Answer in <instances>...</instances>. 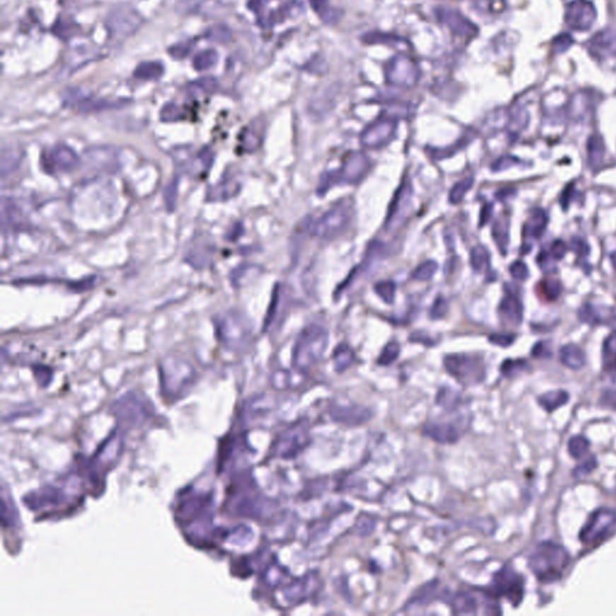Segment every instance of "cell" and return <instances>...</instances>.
<instances>
[{"label":"cell","instance_id":"22","mask_svg":"<svg viewBox=\"0 0 616 616\" xmlns=\"http://www.w3.org/2000/svg\"><path fill=\"white\" fill-rule=\"evenodd\" d=\"M523 303L514 293H507L499 302V313L501 319L511 325H519L523 320Z\"/></svg>","mask_w":616,"mask_h":616},{"label":"cell","instance_id":"27","mask_svg":"<svg viewBox=\"0 0 616 616\" xmlns=\"http://www.w3.org/2000/svg\"><path fill=\"white\" fill-rule=\"evenodd\" d=\"M217 89L218 81L212 76L202 77L199 80L190 82V85L187 86V92L192 98L209 95V94L216 92Z\"/></svg>","mask_w":616,"mask_h":616},{"label":"cell","instance_id":"12","mask_svg":"<svg viewBox=\"0 0 616 616\" xmlns=\"http://www.w3.org/2000/svg\"><path fill=\"white\" fill-rule=\"evenodd\" d=\"M310 441L308 422L303 419L298 420V423H295L286 431L283 432L278 442L279 446L278 454L286 459L295 458L306 449L307 446L310 444Z\"/></svg>","mask_w":616,"mask_h":616},{"label":"cell","instance_id":"50","mask_svg":"<svg viewBox=\"0 0 616 616\" xmlns=\"http://www.w3.org/2000/svg\"><path fill=\"white\" fill-rule=\"evenodd\" d=\"M544 294L547 295L549 300H556L561 294V284L555 279H547L542 282Z\"/></svg>","mask_w":616,"mask_h":616},{"label":"cell","instance_id":"28","mask_svg":"<svg viewBox=\"0 0 616 616\" xmlns=\"http://www.w3.org/2000/svg\"><path fill=\"white\" fill-rule=\"evenodd\" d=\"M602 364L605 372L616 373V332L609 335L602 348Z\"/></svg>","mask_w":616,"mask_h":616},{"label":"cell","instance_id":"25","mask_svg":"<svg viewBox=\"0 0 616 616\" xmlns=\"http://www.w3.org/2000/svg\"><path fill=\"white\" fill-rule=\"evenodd\" d=\"M605 156V146L603 139L598 134H593L588 140V164L591 169L596 170L603 163Z\"/></svg>","mask_w":616,"mask_h":616},{"label":"cell","instance_id":"61","mask_svg":"<svg viewBox=\"0 0 616 616\" xmlns=\"http://www.w3.org/2000/svg\"><path fill=\"white\" fill-rule=\"evenodd\" d=\"M602 401H603L605 406L610 407L612 409H616V390H609L607 393H604Z\"/></svg>","mask_w":616,"mask_h":616},{"label":"cell","instance_id":"34","mask_svg":"<svg viewBox=\"0 0 616 616\" xmlns=\"http://www.w3.org/2000/svg\"><path fill=\"white\" fill-rule=\"evenodd\" d=\"M207 40L214 41L216 44H228L233 39V30L229 25L224 23H217L207 29L205 33Z\"/></svg>","mask_w":616,"mask_h":616},{"label":"cell","instance_id":"18","mask_svg":"<svg viewBox=\"0 0 616 616\" xmlns=\"http://www.w3.org/2000/svg\"><path fill=\"white\" fill-rule=\"evenodd\" d=\"M322 584L320 576L318 572H308L306 576H301L295 580L293 584L288 586L286 590V598L291 605L301 604L310 600V597L315 595L318 591L319 586Z\"/></svg>","mask_w":616,"mask_h":616},{"label":"cell","instance_id":"46","mask_svg":"<svg viewBox=\"0 0 616 616\" xmlns=\"http://www.w3.org/2000/svg\"><path fill=\"white\" fill-rule=\"evenodd\" d=\"M436 590H437V586H436V581H434L432 584L427 585L425 588H422L418 592V595H415L414 598L412 600L411 604L431 603L432 600L437 598V597H435Z\"/></svg>","mask_w":616,"mask_h":616},{"label":"cell","instance_id":"6","mask_svg":"<svg viewBox=\"0 0 616 616\" xmlns=\"http://www.w3.org/2000/svg\"><path fill=\"white\" fill-rule=\"evenodd\" d=\"M616 532V511L598 509L588 518L580 531L579 538L585 545H598L608 540Z\"/></svg>","mask_w":616,"mask_h":616},{"label":"cell","instance_id":"48","mask_svg":"<svg viewBox=\"0 0 616 616\" xmlns=\"http://www.w3.org/2000/svg\"><path fill=\"white\" fill-rule=\"evenodd\" d=\"M192 50H193V42L185 41L171 46L169 49V54L175 59H185V57L190 56Z\"/></svg>","mask_w":616,"mask_h":616},{"label":"cell","instance_id":"4","mask_svg":"<svg viewBox=\"0 0 616 616\" xmlns=\"http://www.w3.org/2000/svg\"><path fill=\"white\" fill-rule=\"evenodd\" d=\"M145 18L129 4H120L110 11L105 25L111 40H124L141 28Z\"/></svg>","mask_w":616,"mask_h":616},{"label":"cell","instance_id":"26","mask_svg":"<svg viewBox=\"0 0 616 616\" xmlns=\"http://www.w3.org/2000/svg\"><path fill=\"white\" fill-rule=\"evenodd\" d=\"M164 75V65L161 62H144L137 65L134 77L141 81H158Z\"/></svg>","mask_w":616,"mask_h":616},{"label":"cell","instance_id":"62","mask_svg":"<svg viewBox=\"0 0 616 616\" xmlns=\"http://www.w3.org/2000/svg\"><path fill=\"white\" fill-rule=\"evenodd\" d=\"M492 206L490 205V204H487V205H484L483 209H482V214H480V226H483L485 223L489 222V219H490V217H492Z\"/></svg>","mask_w":616,"mask_h":616},{"label":"cell","instance_id":"7","mask_svg":"<svg viewBox=\"0 0 616 616\" xmlns=\"http://www.w3.org/2000/svg\"><path fill=\"white\" fill-rule=\"evenodd\" d=\"M351 205L348 200L339 202L322 214L312 226V234L315 238H332L337 236L351 222Z\"/></svg>","mask_w":616,"mask_h":616},{"label":"cell","instance_id":"37","mask_svg":"<svg viewBox=\"0 0 616 616\" xmlns=\"http://www.w3.org/2000/svg\"><path fill=\"white\" fill-rule=\"evenodd\" d=\"M588 449H590V442L584 436H574L568 442L569 455L574 459H581L588 455Z\"/></svg>","mask_w":616,"mask_h":616},{"label":"cell","instance_id":"8","mask_svg":"<svg viewBox=\"0 0 616 616\" xmlns=\"http://www.w3.org/2000/svg\"><path fill=\"white\" fill-rule=\"evenodd\" d=\"M497 597L490 591H461L456 593L451 600V609L458 615H475L478 614L482 605H487L490 614H499Z\"/></svg>","mask_w":616,"mask_h":616},{"label":"cell","instance_id":"63","mask_svg":"<svg viewBox=\"0 0 616 616\" xmlns=\"http://www.w3.org/2000/svg\"><path fill=\"white\" fill-rule=\"evenodd\" d=\"M612 264H614V267H615V269H616V253L612 254Z\"/></svg>","mask_w":616,"mask_h":616},{"label":"cell","instance_id":"20","mask_svg":"<svg viewBox=\"0 0 616 616\" xmlns=\"http://www.w3.org/2000/svg\"><path fill=\"white\" fill-rule=\"evenodd\" d=\"M588 52L597 58L616 57V29H605L592 37Z\"/></svg>","mask_w":616,"mask_h":616},{"label":"cell","instance_id":"60","mask_svg":"<svg viewBox=\"0 0 616 616\" xmlns=\"http://www.w3.org/2000/svg\"><path fill=\"white\" fill-rule=\"evenodd\" d=\"M572 248L576 254H579L580 257H585L588 253V245L583 240H580V238L573 240Z\"/></svg>","mask_w":616,"mask_h":616},{"label":"cell","instance_id":"39","mask_svg":"<svg viewBox=\"0 0 616 616\" xmlns=\"http://www.w3.org/2000/svg\"><path fill=\"white\" fill-rule=\"evenodd\" d=\"M473 182H475L473 178H466L455 183L449 193V202L451 204H459L463 202L465 195L471 190Z\"/></svg>","mask_w":616,"mask_h":616},{"label":"cell","instance_id":"59","mask_svg":"<svg viewBox=\"0 0 616 616\" xmlns=\"http://www.w3.org/2000/svg\"><path fill=\"white\" fill-rule=\"evenodd\" d=\"M572 44V37L567 34H562L560 37H556L555 41H554V49H555L556 52L562 53Z\"/></svg>","mask_w":616,"mask_h":616},{"label":"cell","instance_id":"9","mask_svg":"<svg viewBox=\"0 0 616 616\" xmlns=\"http://www.w3.org/2000/svg\"><path fill=\"white\" fill-rule=\"evenodd\" d=\"M385 80L389 85L396 87H414L420 80L419 65L411 57L395 56L385 66Z\"/></svg>","mask_w":616,"mask_h":616},{"label":"cell","instance_id":"5","mask_svg":"<svg viewBox=\"0 0 616 616\" xmlns=\"http://www.w3.org/2000/svg\"><path fill=\"white\" fill-rule=\"evenodd\" d=\"M443 363L448 373L463 385L480 384L485 378L483 360L475 355H447Z\"/></svg>","mask_w":616,"mask_h":616},{"label":"cell","instance_id":"51","mask_svg":"<svg viewBox=\"0 0 616 616\" xmlns=\"http://www.w3.org/2000/svg\"><path fill=\"white\" fill-rule=\"evenodd\" d=\"M466 139H461L459 142H456L455 146H453V147H449V149H435V151H432V157L436 158V159H444V158L451 157L453 154L456 153L458 151H460V149H463L465 146H466Z\"/></svg>","mask_w":616,"mask_h":616},{"label":"cell","instance_id":"15","mask_svg":"<svg viewBox=\"0 0 616 616\" xmlns=\"http://www.w3.org/2000/svg\"><path fill=\"white\" fill-rule=\"evenodd\" d=\"M65 103L69 105L75 106L81 112H98L103 110L117 109L127 104V100H106L100 98H94L82 89H71L66 92L64 97Z\"/></svg>","mask_w":616,"mask_h":616},{"label":"cell","instance_id":"36","mask_svg":"<svg viewBox=\"0 0 616 616\" xmlns=\"http://www.w3.org/2000/svg\"><path fill=\"white\" fill-rule=\"evenodd\" d=\"M52 33L62 40H69L79 33V25L74 23L73 21L59 18L57 21L56 25H53Z\"/></svg>","mask_w":616,"mask_h":616},{"label":"cell","instance_id":"14","mask_svg":"<svg viewBox=\"0 0 616 616\" xmlns=\"http://www.w3.org/2000/svg\"><path fill=\"white\" fill-rule=\"evenodd\" d=\"M396 132V120L383 116L364 130L360 144L365 149H379L388 145Z\"/></svg>","mask_w":616,"mask_h":616},{"label":"cell","instance_id":"54","mask_svg":"<svg viewBox=\"0 0 616 616\" xmlns=\"http://www.w3.org/2000/svg\"><path fill=\"white\" fill-rule=\"evenodd\" d=\"M259 141H260V140H259V137L257 136V134L254 133V130H245L243 137H242V144H243V147H245L247 151H254V149H257L259 146Z\"/></svg>","mask_w":616,"mask_h":616},{"label":"cell","instance_id":"24","mask_svg":"<svg viewBox=\"0 0 616 616\" xmlns=\"http://www.w3.org/2000/svg\"><path fill=\"white\" fill-rule=\"evenodd\" d=\"M560 360L564 366L572 370H579L586 363L583 349L573 343L566 344L561 348Z\"/></svg>","mask_w":616,"mask_h":616},{"label":"cell","instance_id":"45","mask_svg":"<svg viewBox=\"0 0 616 616\" xmlns=\"http://www.w3.org/2000/svg\"><path fill=\"white\" fill-rule=\"evenodd\" d=\"M475 6L484 13H499L506 8V0H477Z\"/></svg>","mask_w":616,"mask_h":616},{"label":"cell","instance_id":"11","mask_svg":"<svg viewBox=\"0 0 616 616\" xmlns=\"http://www.w3.org/2000/svg\"><path fill=\"white\" fill-rule=\"evenodd\" d=\"M413 197V187L409 180H403L399 190L394 195L390 207L388 211L384 228L387 231H395L402 226L409 216Z\"/></svg>","mask_w":616,"mask_h":616},{"label":"cell","instance_id":"52","mask_svg":"<svg viewBox=\"0 0 616 616\" xmlns=\"http://www.w3.org/2000/svg\"><path fill=\"white\" fill-rule=\"evenodd\" d=\"M509 272H511V277L516 278V281H525L528 277V266L525 265V262H520V260L513 262L509 266Z\"/></svg>","mask_w":616,"mask_h":616},{"label":"cell","instance_id":"44","mask_svg":"<svg viewBox=\"0 0 616 616\" xmlns=\"http://www.w3.org/2000/svg\"><path fill=\"white\" fill-rule=\"evenodd\" d=\"M528 363L525 360H506L502 366H501V372L506 377H516L525 370H528Z\"/></svg>","mask_w":616,"mask_h":616},{"label":"cell","instance_id":"40","mask_svg":"<svg viewBox=\"0 0 616 616\" xmlns=\"http://www.w3.org/2000/svg\"><path fill=\"white\" fill-rule=\"evenodd\" d=\"M436 401H437L439 406L443 407L447 411H453L459 405V393H456L455 390H451V389H442L437 394Z\"/></svg>","mask_w":616,"mask_h":616},{"label":"cell","instance_id":"49","mask_svg":"<svg viewBox=\"0 0 616 616\" xmlns=\"http://www.w3.org/2000/svg\"><path fill=\"white\" fill-rule=\"evenodd\" d=\"M448 312V301L443 296H437L430 310L431 319H442Z\"/></svg>","mask_w":616,"mask_h":616},{"label":"cell","instance_id":"58","mask_svg":"<svg viewBox=\"0 0 616 616\" xmlns=\"http://www.w3.org/2000/svg\"><path fill=\"white\" fill-rule=\"evenodd\" d=\"M489 339H490V342L497 344V346L508 347L514 342L516 336L509 334H495L492 335Z\"/></svg>","mask_w":616,"mask_h":616},{"label":"cell","instance_id":"35","mask_svg":"<svg viewBox=\"0 0 616 616\" xmlns=\"http://www.w3.org/2000/svg\"><path fill=\"white\" fill-rule=\"evenodd\" d=\"M218 52L216 50L209 49L197 53V56L194 57L193 66L197 71H205L209 69L214 68V65L217 64Z\"/></svg>","mask_w":616,"mask_h":616},{"label":"cell","instance_id":"38","mask_svg":"<svg viewBox=\"0 0 616 616\" xmlns=\"http://www.w3.org/2000/svg\"><path fill=\"white\" fill-rule=\"evenodd\" d=\"M437 269H438V265L435 260H427L413 271L412 279L418 281V282H427L435 276Z\"/></svg>","mask_w":616,"mask_h":616},{"label":"cell","instance_id":"55","mask_svg":"<svg viewBox=\"0 0 616 616\" xmlns=\"http://www.w3.org/2000/svg\"><path fill=\"white\" fill-rule=\"evenodd\" d=\"M518 163H519V159H518V158L511 157V156H504V157L499 158V159L492 164V171H502V170H507L508 168L516 165Z\"/></svg>","mask_w":616,"mask_h":616},{"label":"cell","instance_id":"43","mask_svg":"<svg viewBox=\"0 0 616 616\" xmlns=\"http://www.w3.org/2000/svg\"><path fill=\"white\" fill-rule=\"evenodd\" d=\"M399 343H388L387 346L383 348L382 353L379 355L378 364L380 366H388V365L394 363L395 360L399 358Z\"/></svg>","mask_w":616,"mask_h":616},{"label":"cell","instance_id":"33","mask_svg":"<svg viewBox=\"0 0 616 616\" xmlns=\"http://www.w3.org/2000/svg\"><path fill=\"white\" fill-rule=\"evenodd\" d=\"M470 262L475 272H484L490 265V254L483 246H475L470 254Z\"/></svg>","mask_w":616,"mask_h":616},{"label":"cell","instance_id":"10","mask_svg":"<svg viewBox=\"0 0 616 616\" xmlns=\"http://www.w3.org/2000/svg\"><path fill=\"white\" fill-rule=\"evenodd\" d=\"M489 591L496 597H506L514 607H518L524 597V579L513 568L504 567L496 573Z\"/></svg>","mask_w":616,"mask_h":616},{"label":"cell","instance_id":"31","mask_svg":"<svg viewBox=\"0 0 616 616\" xmlns=\"http://www.w3.org/2000/svg\"><path fill=\"white\" fill-rule=\"evenodd\" d=\"M334 366L336 372H344L347 368L351 366V364L354 363L355 355L354 351L351 347L347 344H339L334 351Z\"/></svg>","mask_w":616,"mask_h":616},{"label":"cell","instance_id":"30","mask_svg":"<svg viewBox=\"0 0 616 616\" xmlns=\"http://www.w3.org/2000/svg\"><path fill=\"white\" fill-rule=\"evenodd\" d=\"M492 238L501 253L507 254L509 243V221L508 218L499 217L492 226Z\"/></svg>","mask_w":616,"mask_h":616},{"label":"cell","instance_id":"23","mask_svg":"<svg viewBox=\"0 0 616 616\" xmlns=\"http://www.w3.org/2000/svg\"><path fill=\"white\" fill-rule=\"evenodd\" d=\"M548 224V216L542 209L532 210L528 222L525 224L524 236L526 238H538L543 234Z\"/></svg>","mask_w":616,"mask_h":616},{"label":"cell","instance_id":"57","mask_svg":"<svg viewBox=\"0 0 616 616\" xmlns=\"http://www.w3.org/2000/svg\"><path fill=\"white\" fill-rule=\"evenodd\" d=\"M532 355L535 358H550L552 356V348L549 346L548 342L540 341V342L536 343V346L533 347Z\"/></svg>","mask_w":616,"mask_h":616},{"label":"cell","instance_id":"13","mask_svg":"<svg viewBox=\"0 0 616 616\" xmlns=\"http://www.w3.org/2000/svg\"><path fill=\"white\" fill-rule=\"evenodd\" d=\"M80 164V159L73 149L65 145H57L50 149L41 156V166L46 173H70L76 169Z\"/></svg>","mask_w":616,"mask_h":616},{"label":"cell","instance_id":"29","mask_svg":"<svg viewBox=\"0 0 616 616\" xmlns=\"http://www.w3.org/2000/svg\"><path fill=\"white\" fill-rule=\"evenodd\" d=\"M569 400V395L564 390H552L538 397L540 407H543L545 411L552 413L557 408L564 406Z\"/></svg>","mask_w":616,"mask_h":616},{"label":"cell","instance_id":"56","mask_svg":"<svg viewBox=\"0 0 616 616\" xmlns=\"http://www.w3.org/2000/svg\"><path fill=\"white\" fill-rule=\"evenodd\" d=\"M566 252H567V245L564 241L557 240V241L552 243L550 250H549V254H550V257L554 260H560V259L564 258Z\"/></svg>","mask_w":616,"mask_h":616},{"label":"cell","instance_id":"3","mask_svg":"<svg viewBox=\"0 0 616 616\" xmlns=\"http://www.w3.org/2000/svg\"><path fill=\"white\" fill-rule=\"evenodd\" d=\"M371 169L370 158L364 152H353L343 159L342 165L335 173H327L318 185V194H325L334 185H358Z\"/></svg>","mask_w":616,"mask_h":616},{"label":"cell","instance_id":"47","mask_svg":"<svg viewBox=\"0 0 616 616\" xmlns=\"http://www.w3.org/2000/svg\"><path fill=\"white\" fill-rule=\"evenodd\" d=\"M182 118V111L176 104L168 103L163 106L161 111V120L163 122H178Z\"/></svg>","mask_w":616,"mask_h":616},{"label":"cell","instance_id":"32","mask_svg":"<svg viewBox=\"0 0 616 616\" xmlns=\"http://www.w3.org/2000/svg\"><path fill=\"white\" fill-rule=\"evenodd\" d=\"M310 6L315 10V13L318 15L319 18L327 25L335 23L339 16L337 13L335 11L334 8L331 6L329 0H310Z\"/></svg>","mask_w":616,"mask_h":616},{"label":"cell","instance_id":"1","mask_svg":"<svg viewBox=\"0 0 616 616\" xmlns=\"http://www.w3.org/2000/svg\"><path fill=\"white\" fill-rule=\"evenodd\" d=\"M567 550L554 542H542L533 550L528 566L542 583H554L561 579L569 564Z\"/></svg>","mask_w":616,"mask_h":616},{"label":"cell","instance_id":"41","mask_svg":"<svg viewBox=\"0 0 616 616\" xmlns=\"http://www.w3.org/2000/svg\"><path fill=\"white\" fill-rule=\"evenodd\" d=\"M375 291L378 295L379 298H382L383 301L391 305L395 301V294H396V286L391 281H380L376 283Z\"/></svg>","mask_w":616,"mask_h":616},{"label":"cell","instance_id":"17","mask_svg":"<svg viewBox=\"0 0 616 616\" xmlns=\"http://www.w3.org/2000/svg\"><path fill=\"white\" fill-rule=\"evenodd\" d=\"M437 20L442 25L448 27L456 37H463L471 40L478 34V27H475L471 21L463 16V13L449 8H436Z\"/></svg>","mask_w":616,"mask_h":616},{"label":"cell","instance_id":"53","mask_svg":"<svg viewBox=\"0 0 616 616\" xmlns=\"http://www.w3.org/2000/svg\"><path fill=\"white\" fill-rule=\"evenodd\" d=\"M597 466V461L595 459V456H590L588 460H585L584 463L579 465L578 467L574 470V477L576 478H583L585 475H588V473H591Z\"/></svg>","mask_w":616,"mask_h":616},{"label":"cell","instance_id":"16","mask_svg":"<svg viewBox=\"0 0 616 616\" xmlns=\"http://www.w3.org/2000/svg\"><path fill=\"white\" fill-rule=\"evenodd\" d=\"M596 8L588 0H572L566 8L564 20L573 30L585 32L591 28L596 21Z\"/></svg>","mask_w":616,"mask_h":616},{"label":"cell","instance_id":"2","mask_svg":"<svg viewBox=\"0 0 616 616\" xmlns=\"http://www.w3.org/2000/svg\"><path fill=\"white\" fill-rule=\"evenodd\" d=\"M329 344V332L320 325H310L302 331L293 351V366L300 372L310 370L322 360Z\"/></svg>","mask_w":616,"mask_h":616},{"label":"cell","instance_id":"19","mask_svg":"<svg viewBox=\"0 0 616 616\" xmlns=\"http://www.w3.org/2000/svg\"><path fill=\"white\" fill-rule=\"evenodd\" d=\"M331 419L336 423L358 426L363 425L371 419L372 413L366 407L359 405H341V403H332L329 408Z\"/></svg>","mask_w":616,"mask_h":616},{"label":"cell","instance_id":"42","mask_svg":"<svg viewBox=\"0 0 616 616\" xmlns=\"http://www.w3.org/2000/svg\"><path fill=\"white\" fill-rule=\"evenodd\" d=\"M281 298H282V286L277 284V286L274 288L270 307H269L265 322H264V329H267V327H270L272 322H274V318H276L278 312V307H279V302H281Z\"/></svg>","mask_w":616,"mask_h":616},{"label":"cell","instance_id":"21","mask_svg":"<svg viewBox=\"0 0 616 616\" xmlns=\"http://www.w3.org/2000/svg\"><path fill=\"white\" fill-rule=\"evenodd\" d=\"M423 435L441 444H454L460 439L459 430L449 423H427Z\"/></svg>","mask_w":616,"mask_h":616}]
</instances>
